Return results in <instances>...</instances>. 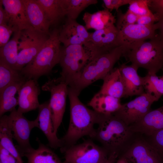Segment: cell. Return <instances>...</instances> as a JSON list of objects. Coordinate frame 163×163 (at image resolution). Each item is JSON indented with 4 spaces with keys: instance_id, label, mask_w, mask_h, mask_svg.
<instances>
[{
    "instance_id": "1",
    "label": "cell",
    "mask_w": 163,
    "mask_h": 163,
    "mask_svg": "<svg viewBox=\"0 0 163 163\" xmlns=\"http://www.w3.org/2000/svg\"><path fill=\"white\" fill-rule=\"evenodd\" d=\"M98 126L91 138L100 142L109 155L122 154L135 139L138 133L113 114H100Z\"/></svg>"
},
{
    "instance_id": "2",
    "label": "cell",
    "mask_w": 163,
    "mask_h": 163,
    "mask_svg": "<svg viewBox=\"0 0 163 163\" xmlns=\"http://www.w3.org/2000/svg\"><path fill=\"white\" fill-rule=\"evenodd\" d=\"M70 106V120L68 130L61 139L62 153L65 149L76 144L81 138L91 137L97 124L100 114L86 106L80 101L78 95L72 88L68 87Z\"/></svg>"
},
{
    "instance_id": "3",
    "label": "cell",
    "mask_w": 163,
    "mask_h": 163,
    "mask_svg": "<svg viewBox=\"0 0 163 163\" xmlns=\"http://www.w3.org/2000/svg\"><path fill=\"white\" fill-rule=\"evenodd\" d=\"M60 29L54 28L39 52L21 72L27 80H37L41 76L47 75L59 63L61 47L59 39Z\"/></svg>"
},
{
    "instance_id": "4",
    "label": "cell",
    "mask_w": 163,
    "mask_h": 163,
    "mask_svg": "<svg viewBox=\"0 0 163 163\" xmlns=\"http://www.w3.org/2000/svg\"><path fill=\"white\" fill-rule=\"evenodd\" d=\"M123 56L138 68L146 69L148 74H156L163 68V41L156 34L126 51Z\"/></svg>"
},
{
    "instance_id": "5",
    "label": "cell",
    "mask_w": 163,
    "mask_h": 163,
    "mask_svg": "<svg viewBox=\"0 0 163 163\" xmlns=\"http://www.w3.org/2000/svg\"><path fill=\"white\" fill-rule=\"evenodd\" d=\"M124 49L122 46H118L89 62L73 85L69 87L79 95L87 87L99 79H102L113 69L121 57L123 56Z\"/></svg>"
},
{
    "instance_id": "6",
    "label": "cell",
    "mask_w": 163,
    "mask_h": 163,
    "mask_svg": "<svg viewBox=\"0 0 163 163\" xmlns=\"http://www.w3.org/2000/svg\"><path fill=\"white\" fill-rule=\"evenodd\" d=\"M90 61V55L83 46H63L61 48L59 63L62 68L61 76L57 79L71 87Z\"/></svg>"
},
{
    "instance_id": "7",
    "label": "cell",
    "mask_w": 163,
    "mask_h": 163,
    "mask_svg": "<svg viewBox=\"0 0 163 163\" xmlns=\"http://www.w3.org/2000/svg\"><path fill=\"white\" fill-rule=\"evenodd\" d=\"M50 34L32 27L21 31L18 43V59L14 69L21 72L31 62L48 39Z\"/></svg>"
},
{
    "instance_id": "8",
    "label": "cell",
    "mask_w": 163,
    "mask_h": 163,
    "mask_svg": "<svg viewBox=\"0 0 163 163\" xmlns=\"http://www.w3.org/2000/svg\"><path fill=\"white\" fill-rule=\"evenodd\" d=\"M62 153L64 154L63 163H101L109 155L102 147L91 139L73 145Z\"/></svg>"
},
{
    "instance_id": "9",
    "label": "cell",
    "mask_w": 163,
    "mask_h": 163,
    "mask_svg": "<svg viewBox=\"0 0 163 163\" xmlns=\"http://www.w3.org/2000/svg\"><path fill=\"white\" fill-rule=\"evenodd\" d=\"M68 87L66 84L57 78L49 79L42 87L43 90L51 94L50 106L54 133L56 135L65 110Z\"/></svg>"
},
{
    "instance_id": "10",
    "label": "cell",
    "mask_w": 163,
    "mask_h": 163,
    "mask_svg": "<svg viewBox=\"0 0 163 163\" xmlns=\"http://www.w3.org/2000/svg\"><path fill=\"white\" fill-rule=\"evenodd\" d=\"M23 114L15 109L10 112L8 118V124L13 139L18 143L16 148L22 157L33 148L30 142V133L34 128L38 127L37 118L34 120H30Z\"/></svg>"
},
{
    "instance_id": "11",
    "label": "cell",
    "mask_w": 163,
    "mask_h": 163,
    "mask_svg": "<svg viewBox=\"0 0 163 163\" xmlns=\"http://www.w3.org/2000/svg\"><path fill=\"white\" fill-rule=\"evenodd\" d=\"M118 34V31L114 24L90 33L89 39L84 46L90 55V61L119 46Z\"/></svg>"
},
{
    "instance_id": "12",
    "label": "cell",
    "mask_w": 163,
    "mask_h": 163,
    "mask_svg": "<svg viewBox=\"0 0 163 163\" xmlns=\"http://www.w3.org/2000/svg\"><path fill=\"white\" fill-rule=\"evenodd\" d=\"M158 100L152 94L145 92L123 104L113 114L129 126L142 119L151 110L153 103Z\"/></svg>"
},
{
    "instance_id": "13",
    "label": "cell",
    "mask_w": 163,
    "mask_h": 163,
    "mask_svg": "<svg viewBox=\"0 0 163 163\" xmlns=\"http://www.w3.org/2000/svg\"><path fill=\"white\" fill-rule=\"evenodd\" d=\"M119 156L124 158L129 163H163L157 151L139 133Z\"/></svg>"
},
{
    "instance_id": "14",
    "label": "cell",
    "mask_w": 163,
    "mask_h": 163,
    "mask_svg": "<svg viewBox=\"0 0 163 163\" xmlns=\"http://www.w3.org/2000/svg\"><path fill=\"white\" fill-rule=\"evenodd\" d=\"M156 30L155 23L149 25L136 23L128 25L117 30L118 44L124 47L125 52L137 44L154 37Z\"/></svg>"
},
{
    "instance_id": "15",
    "label": "cell",
    "mask_w": 163,
    "mask_h": 163,
    "mask_svg": "<svg viewBox=\"0 0 163 163\" xmlns=\"http://www.w3.org/2000/svg\"><path fill=\"white\" fill-rule=\"evenodd\" d=\"M85 26L78 23L76 20L67 18L64 24L60 28L59 39L63 46L80 45L85 46L90 37Z\"/></svg>"
},
{
    "instance_id": "16",
    "label": "cell",
    "mask_w": 163,
    "mask_h": 163,
    "mask_svg": "<svg viewBox=\"0 0 163 163\" xmlns=\"http://www.w3.org/2000/svg\"><path fill=\"white\" fill-rule=\"evenodd\" d=\"M40 93L37 80L31 79L26 81L18 91V111L23 114L38 109L40 104L38 98Z\"/></svg>"
},
{
    "instance_id": "17",
    "label": "cell",
    "mask_w": 163,
    "mask_h": 163,
    "mask_svg": "<svg viewBox=\"0 0 163 163\" xmlns=\"http://www.w3.org/2000/svg\"><path fill=\"white\" fill-rule=\"evenodd\" d=\"M0 2L8 13V25L14 32L32 27L28 20L22 0H0Z\"/></svg>"
},
{
    "instance_id": "18",
    "label": "cell",
    "mask_w": 163,
    "mask_h": 163,
    "mask_svg": "<svg viewBox=\"0 0 163 163\" xmlns=\"http://www.w3.org/2000/svg\"><path fill=\"white\" fill-rule=\"evenodd\" d=\"M118 68L124 83L125 97L139 96L145 93L143 77L138 75L136 66L123 63Z\"/></svg>"
},
{
    "instance_id": "19",
    "label": "cell",
    "mask_w": 163,
    "mask_h": 163,
    "mask_svg": "<svg viewBox=\"0 0 163 163\" xmlns=\"http://www.w3.org/2000/svg\"><path fill=\"white\" fill-rule=\"evenodd\" d=\"M129 127L133 132L144 136H149L163 129V105L151 110L142 119Z\"/></svg>"
},
{
    "instance_id": "20",
    "label": "cell",
    "mask_w": 163,
    "mask_h": 163,
    "mask_svg": "<svg viewBox=\"0 0 163 163\" xmlns=\"http://www.w3.org/2000/svg\"><path fill=\"white\" fill-rule=\"evenodd\" d=\"M38 109V114L37 117L38 128L46 137L50 147L60 149L62 146V141L54 133L49 101L40 104Z\"/></svg>"
},
{
    "instance_id": "21",
    "label": "cell",
    "mask_w": 163,
    "mask_h": 163,
    "mask_svg": "<svg viewBox=\"0 0 163 163\" xmlns=\"http://www.w3.org/2000/svg\"><path fill=\"white\" fill-rule=\"evenodd\" d=\"M22 1L30 25L37 30L50 34V25L40 5L36 0H22Z\"/></svg>"
},
{
    "instance_id": "22",
    "label": "cell",
    "mask_w": 163,
    "mask_h": 163,
    "mask_svg": "<svg viewBox=\"0 0 163 163\" xmlns=\"http://www.w3.org/2000/svg\"><path fill=\"white\" fill-rule=\"evenodd\" d=\"M102 79L99 92L120 99L125 97L124 83L118 68L113 69Z\"/></svg>"
},
{
    "instance_id": "23",
    "label": "cell",
    "mask_w": 163,
    "mask_h": 163,
    "mask_svg": "<svg viewBox=\"0 0 163 163\" xmlns=\"http://www.w3.org/2000/svg\"><path fill=\"white\" fill-rule=\"evenodd\" d=\"M83 19L87 30L93 29L95 31L103 29L113 25L116 21L115 16L106 8L93 13L85 12Z\"/></svg>"
},
{
    "instance_id": "24",
    "label": "cell",
    "mask_w": 163,
    "mask_h": 163,
    "mask_svg": "<svg viewBox=\"0 0 163 163\" xmlns=\"http://www.w3.org/2000/svg\"><path fill=\"white\" fill-rule=\"evenodd\" d=\"M120 99L98 92L88 102V105L97 113L104 115L113 114L121 107Z\"/></svg>"
},
{
    "instance_id": "25",
    "label": "cell",
    "mask_w": 163,
    "mask_h": 163,
    "mask_svg": "<svg viewBox=\"0 0 163 163\" xmlns=\"http://www.w3.org/2000/svg\"><path fill=\"white\" fill-rule=\"evenodd\" d=\"M37 140L38 147L36 149L33 148L23 155L27 158V163H63L50 148L38 139Z\"/></svg>"
},
{
    "instance_id": "26",
    "label": "cell",
    "mask_w": 163,
    "mask_h": 163,
    "mask_svg": "<svg viewBox=\"0 0 163 163\" xmlns=\"http://www.w3.org/2000/svg\"><path fill=\"white\" fill-rule=\"evenodd\" d=\"M26 81L13 82L5 88L0 92V117L6 112L12 111L18 105L15 95Z\"/></svg>"
},
{
    "instance_id": "27",
    "label": "cell",
    "mask_w": 163,
    "mask_h": 163,
    "mask_svg": "<svg viewBox=\"0 0 163 163\" xmlns=\"http://www.w3.org/2000/svg\"><path fill=\"white\" fill-rule=\"evenodd\" d=\"M41 6L50 26H56L65 16L61 0H36Z\"/></svg>"
},
{
    "instance_id": "28",
    "label": "cell",
    "mask_w": 163,
    "mask_h": 163,
    "mask_svg": "<svg viewBox=\"0 0 163 163\" xmlns=\"http://www.w3.org/2000/svg\"><path fill=\"white\" fill-rule=\"evenodd\" d=\"M8 115L0 118V145L8 150L20 163H24L22 156L13 143V138L8 122Z\"/></svg>"
},
{
    "instance_id": "29",
    "label": "cell",
    "mask_w": 163,
    "mask_h": 163,
    "mask_svg": "<svg viewBox=\"0 0 163 163\" xmlns=\"http://www.w3.org/2000/svg\"><path fill=\"white\" fill-rule=\"evenodd\" d=\"M21 31L13 33L11 40L0 47V61L15 69L18 55V43Z\"/></svg>"
},
{
    "instance_id": "30",
    "label": "cell",
    "mask_w": 163,
    "mask_h": 163,
    "mask_svg": "<svg viewBox=\"0 0 163 163\" xmlns=\"http://www.w3.org/2000/svg\"><path fill=\"white\" fill-rule=\"evenodd\" d=\"M67 18L76 20L80 13L90 5L97 3V0H61Z\"/></svg>"
},
{
    "instance_id": "31",
    "label": "cell",
    "mask_w": 163,
    "mask_h": 163,
    "mask_svg": "<svg viewBox=\"0 0 163 163\" xmlns=\"http://www.w3.org/2000/svg\"><path fill=\"white\" fill-rule=\"evenodd\" d=\"M27 80L20 71L0 61V92L13 82Z\"/></svg>"
},
{
    "instance_id": "32",
    "label": "cell",
    "mask_w": 163,
    "mask_h": 163,
    "mask_svg": "<svg viewBox=\"0 0 163 163\" xmlns=\"http://www.w3.org/2000/svg\"><path fill=\"white\" fill-rule=\"evenodd\" d=\"M146 92L151 94L159 100L163 95V81L156 74H148L143 77Z\"/></svg>"
},
{
    "instance_id": "33",
    "label": "cell",
    "mask_w": 163,
    "mask_h": 163,
    "mask_svg": "<svg viewBox=\"0 0 163 163\" xmlns=\"http://www.w3.org/2000/svg\"><path fill=\"white\" fill-rule=\"evenodd\" d=\"M150 0H131L128 10L138 17L153 13L149 7Z\"/></svg>"
},
{
    "instance_id": "34",
    "label": "cell",
    "mask_w": 163,
    "mask_h": 163,
    "mask_svg": "<svg viewBox=\"0 0 163 163\" xmlns=\"http://www.w3.org/2000/svg\"><path fill=\"white\" fill-rule=\"evenodd\" d=\"M142 136L163 159V129L154 132L150 136Z\"/></svg>"
},
{
    "instance_id": "35",
    "label": "cell",
    "mask_w": 163,
    "mask_h": 163,
    "mask_svg": "<svg viewBox=\"0 0 163 163\" xmlns=\"http://www.w3.org/2000/svg\"><path fill=\"white\" fill-rule=\"evenodd\" d=\"M138 17L128 10L125 13L119 9L117 11L116 27L118 30L128 25L136 23Z\"/></svg>"
},
{
    "instance_id": "36",
    "label": "cell",
    "mask_w": 163,
    "mask_h": 163,
    "mask_svg": "<svg viewBox=\"0 0 163 163\" xmlns=\"http://www.w3.org/2000/svg\"><path fill=\"white\" fill-rule=\"evenodd\" d=\"M14 32L13 29L7 25H0V47H1L8 41L10 37Z\"/></svg>"
},
{
    "instance_id": "37",
    "label": "cell",
    "mask_w": 163,
    "mask_h": 163,
    "mask_svg": "<svg viewBox=\"0 0 163 163\" xmlns=\"http://www.w3.org/2000/svg\"><path fill=\"white\" fill-rule=\"evenodd\" d=\"M131 0H103L106 8L110 11L115 9L117 11L119 8L123 5L129 4Z\"/></svg>"
},
{
    "instance_id": "38",
    "label": "cell",
    "mask_w": 163,
    "mask_h": 163,
    "mask_svg": "<svg viewBox=\"0 0 163 163\" xmlns=\"http://www.w3.org/2000/svg\"><path fill=\"white\" fill-rule=\"evenodd\" d=\"M160 18L155 14L144 15L138 17L136 23L144 25H149L154 24L158 22Z\"/></svg>"
},
{
    "instance_id": "39",
    "label": "cell",
    "mask_w": 163,
    "mask_h": 163,
    "mask_svg": "<svg viewBox=\"0 0 163 163\" xmlns=\"http://www.w3.org/2000/svg\"><path fill=\"white\" fill-rule=\"evenodd\" d=\"M0 163H20L8 150L0 145Z\"/></svg>"
},
{
    "instance_id": "40",
    "label": "cell",
    "mask_w": 163,
    "mask_h": 163,
    "mask_svg": "<svg viewBox=\"0 0 163 163\" xmlns=\"http://www.w3.org/2000/svg\"><path fill=\"white\" fill-rule=\"evenodd\" d=\"M151 11L161 19L163 17V0H150L149 4Z\"/></svg>"
},
{
    "instance_id": "41",
    "label": "cell",
    "mask_w": 163,
    "mask_h": 163,
    "mask_svg": "<svg viewBox=\"0 0 163 163\" xmlns=\"http://www.w3.org/2000/svg\"><path fill=\"white\" fill-rule=\"evenodd\" d=\"M2 4L0 2V25H8L9 17L7 12L2 7Z\"/></svg>"
},
{
    "instance_id": "42",
    "label": "cell",
    "mask_w": 163,
    "mask_h": 163,
    "mask_svg": "<svg viewBox=\"0 0 163 163\" xmlns=\"http://www.w3.org/2000/svg\"><path fill=\"white\" fill-rule=\"evenodd\" d=\"M118 157V155L115 153L110 154L101 163H115Z\"/></svg>"
},
{
    "instance_id": "43",
    "label": "cell",
    "mask_w": 163,
    "mask_h": 163,
    "mask_svg": "<svg viewBox=\"0 0 163 163\" xmlns=\"http://www.w3.org/2000/svg\"><path fill=\"white\" fill-rule=\"evenodd\" d=\"M155 24L157 30H158L159 31L158 34L163 41V17L161 18Z\"/></svg>"
},
{
    "instance_id": "44",
    "label": "cell",
    "mask_w": 163,
    "mask_h": 163,
    "mask_svg": "<svg viewBox=\"0 0 163 163\" xmlns=\"http://www.w3.org/2000/svg\"><path fill=\"white\" fill-rule=\"evenodd\" d=\"M115 163H129V162L124 158L121 156H119Z\"/></svg>"
},
{
    "instance_id": "45",
    "label": "cell",
    "mask_w": 163,
    "mask_h": 163,
    "mask_svg": "<svg viewBox=\"0 0 163 163\" xmlns=\"http://www.w3.org/2000/svg\"><path fill=\"white\" fill-rule=\"evenodd\" d=\"M163 72V68L162 69ZM160 78L163 81V75L161 77H160Z\"/></svg>"
}]
</instances>
